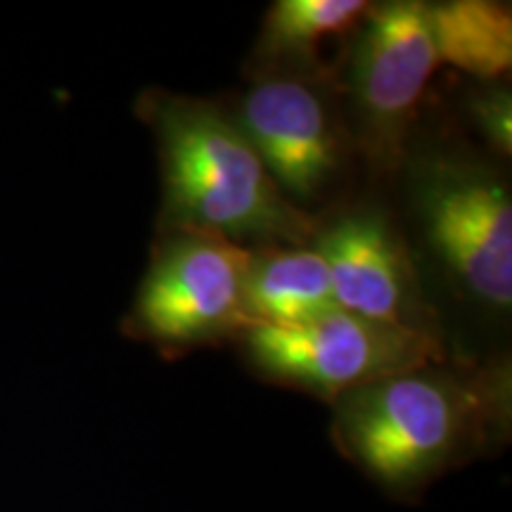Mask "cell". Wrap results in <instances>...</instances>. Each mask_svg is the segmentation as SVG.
I'll return each instance as SVG.
<instances>
[{"label": "cell", "instance_id": "obj_6", "mask_svg": "<svg viewBox=\"0 0 512 512\" xmlns=\"http://www.w3.org/2000/svg\"><path fill=\"white\" fill-rule=\"evenodd\" d=\"M441 57L432 3L399 0L358 24L349 60V95L363 145L392 166Z\"/></svg>", "mask_w": 512, "mask_h": 512}, {"label": "cell", "instance_id": "obj_8", "mask_svg": "<svg viewBox=\"0 0 512 512\" xmlns=\"http://www.w3.org/2000/svg\"><path fill=\"white\" fill-rule=\"evenodd\" d=\"M316 249L328 266L339 309L427 330L418 278L387 216L373 209L339 216L323 233H316Z\"/></svg>", "mask_w": 512, "mask_h": 512}, {"label": "cell", "instance_id": "obj_11", "mask_svg": "<svg viewBox=\"0 0 512 512\" xmlns=\"http://www.w3.org/2000/svg\"><path fill=\"white\" fill-rule=\"evenodd\" d=\"M444 64L491 81L512 64V15L508 5L489 0L432 3Z\"/></svg>", "mask_w": 512, "mask_h": 512}, {"label": "cell", "instance_id": "obj_2", "mask_svg": "<svg viewBox=\"0 0 512 512\" xmlns=\"http://www.w3.org/2000/svg\"><path fill=\"white\" fill-rule=\"evenodd\" d=\"M162 171L164 233H209L247 247H302L316 235L261 164L233 114L207 100L150 88L138 100Z\"/></svg>", "mask_w": 512, "mask_h": 512}, {"label": "cell", "instance_id": "obj_7", "mask_svg": "<svg viewBox=\"0 0 512 512\" xmlns=\"http://www.w3.org/2000/svg\"><path fill=\"white\" fill-rule=\"evenodd\" d=\"M233 119L294 207L337 183L347 138L323 76H259Z\"/></svg>", "mask_w": 512, "mask_h": 512}, {"label": "cell", "instance_id": "obj_5", "mask_svg": "<svg viewBox=\"0 0 512 512\" xmlns=\"http://www.w3.org/2000/svg\"><path fill=\"white\" fill-rule=\"evenodd\" d=\"M252 247L209 233H164L128 330L166 349H185L249 328L245 275Z\"/></svg>", "mask_w": 512, "mask_h": 512}, {"label": "cell", "instance_id": "obj_9", "mask_svg": "<svg viewBox=\"0 0 512 512\" xmlns=\"http://www.w3.org/2000/svg\"><path fill=\"white\" fill-rule=\"evenodd\" d=\"M328 266L318 249H252L245 275V313L252 325H299L337 311Z\"/></svg>", "mask_w": 512, "mask_h": 512}, {"label": "cell", "instance_id": "obj_10", "mask_svg": "<svg viewBox=\"0 0 512 512\" xmlns=\"http://www.w3.org/2000/svg\"><path fill=\"white\" fill-rule=\"evenodd\" d=\"M373 5L366 0H278L256 41L259 76H320V50L349 36Z\"/></svg>", "mask_w": 512, "mask_h": 512}, {"label": "cell", "instance_id": "obj_3", "mask_svg": "<svg viewBox=\"0 0 512 512\" xmlns=\"http://www.w3.org/2000/svg\"><path fill=\"white\" fill-rule=\"evenodd\" d=\"M240 337L261 375L330 403L363 384L444 363L432 330L380 323L342 309L299 325H252Z\"/></svg>", "mask_w": 512, "mask_h": 512}, {"label": "cell", "instance_id": "obj_4", "mask_svg": "<svg viewBox=\"0 0 512 512\" xmlns=\"http://www.w3.org/2000/svg\"><path fill=\"white\" fill-rule=\"evenodd\" d=\"M415 204L427 242L456 283L479 304L510 311L512 200L503 178L472 159H425Z\"/></svg>", "mask_w": 512, "mask_h": 512}, {"label": "cell", "instance_id": "obj_12", "mask_svg": "<svg viewBox=\"0 0 512 512\" xmlns=\"http://www.w3.org/2000/svg\"><path fill=\"white\" fill-rule=\"evenodd\" d=\"M472 119L498 155L510 157L512 150V98L508 88H491L470 102Z\"/></svg>", "mask_w": 512, "mask_h": 512}, {"label": "cell", "instance_id": "obj_1", "mask_svg": "<svg viewBox=\"0 0 512 512\" xmlns=\"http://www.w3.org/2000/svg\"><path fill=\"white\" fill-rule=\"evenodd\" d=\"M508 396V373H446L430 363L332 401V439L389 496L413 501L451 467L501 444Z\"/></svg>", "mask_w": 512, "mask_h": 512}]
</instances>
